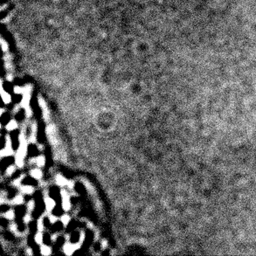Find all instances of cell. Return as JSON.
<instances>
[{"label": "cell", "mask_w": 256, "mask_h": 256, "mask_svg": "<svg viewBox=\"0 0 256 256\" xmlns=\"http://www.w3.org/2000/svg\"><path fill=\"white\" fill-rule=\"evenodd\" d=\"M12 154V150L11 147V140L8 136V144H6V149L2 150L0 151V156H11Z\"/></svg>", "instance_id": "1"}, {"label": "cell", "mask_w": 256, "mask_h": 256, "mask_svg": "<svg viewBox=\"0 0 256 256\" xmlns=\"http://www.w3.org/2000/svg\"><path fill=\"white\" fill-rule=\"evenodd\" d=\"M0 95H1V98H2V100L5 103H10L11 102V95H9L8 93H6V91L3 89L1 83H0Z\"/></svg>", "instance_id": "2"}, {"label": "cell", "mask_w": 256, "mask_h": 256, "mask_svg": "<svg viewBox=\"0 0 256 256\" xmlns=\"http://www.w3.org/2000/svg\"><path fill=\"white\" fill-rule=\"evenodd\" d=\"M21 191H23V193H26V194H32L33 191V188L30 185H25V186H22L21 187Z\"/></svg>", "instance_id": "3"}, {"label": "cell", "mask_w": 256, "mask_h": 256, "mask_svg": "<svg viewBox=\"0 0 256 256\" xmlns=\"http://www.w3.org/2000/svg\"><path fill=\"white\" fill-rule=\"evenodd\" d=\"M18 127V124L17 123L14 121V120H11V121H10L9 123H7V125H6V128L8 129V130H14L15 128H17Z\"/></svg>", "instance_id": "4"}, {"label": "cell", "mask_w": 256, "mask_h": 256, "mask_svg": "<svg viewBox=\"0 0 256 256\" xmlns=\"http://www.w3.org/2000/svg\"><path fill=\"white\" fill-rule=\"evenodd\" d=\"M23 197L21 196H17L14 199H13V203L16 204V205H20L21 203H23Z\"/></svg>", "instance_id": "5"}, {"label": "cell", "mask_w": 256, "mask_h": 256, "mask_svg": "<svg viewBox=\"0 0 256 256\" xmlns=\"http://www.w3.org/2000/svg\"><path fill=\"white\" fill-rule=\"evenodd\" d=\"M6 217L7 219H12L14 218V213H13L12 211H9V212H7L6 213Z\"/></svg>", "instance_id": "6"}, {"label": "cell", "mask_w": 256, "mask_h": 256, "mask_svg": "<svg viewBox=\"0 0 256 256\" xmlns=\"http://www.w3.org/2000/svg\"><path fill=\"white\" fill-rule=\"evenodd\" d=\"M14 171H15V167L14 166H10V167L7 169V171H6V174L7 175H11V174H12V172H14Z\"/></svg>", "instance_id": "7"}, {"label": "cell", "mask_w": 256, "mask_h": 256, "mask_svg": "<svg viewBox=\"0 0 256 256\" xmlns=\"http://www.w3.org/2000/svg\"><path fill=\"white\" fill-rule=\"evenodd\" d=\"M2 113H3V110L0 108V117H1V116H2Z\"/></svg>", "instance_id": "8"}, {"label": "cell", "mask_w": 256, "mask_h": 256, "mask_svg": "<svg viewBox=\"0 0 256 256\" xmlns=\"http://www.w3.org/2000/svg\"><path fill=\"white\" fill-rule=\"evenodd\" d=\"M0 127H1V124H0Z\"/></svg>", "instance_id": "9"}, {"label": "cell", "mask_w": 256, "mask_h": 256, "mask_svg": "<svg viewBox=\"0 0 256 256\" xmlns=\"http://www.w3.org/2000/svg\"><path fill=\"white\" fill-rule=\"evenodd\" d=\"M0 203H1V201H0Z\"/></svg>", "instance_id": "10"}]
</instances>
